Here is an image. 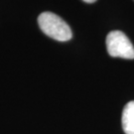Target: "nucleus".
I'll return each mask as SVG.
<instances>
[{"instance_id": "obj_1", "label": "nucleus", "mask_w": 134, "mask_h": 134, "mask_svg": "<svg viewBox=\"0 0 134 134\" xmlns=\"http://www.w3.org/2000/svg\"><path fill=\"white\" fill-rule=\"evenodd\" d=\"M38 24L44 34L57 41L66 42L71 40L72 37L71 27L55 13H41L38 17Z\"/></svg>"}, {"instance_id": "obj_2", "label": "nucleus", "mask_w": 134, "mask_h": 134, "mask_svg": "<svg viewBox=\"0 0 134 134\" xmlns=\"http://www.w3.org/2000/svg\"><path fill=\"white\" fill-rule=\"evenodd\" d=\"M106 49L109 56L127 60L134 59V47L121 31H112L106 37Z\"/></svg>"}, {"instance_id": "obj_3", "label": "nucleus", "mask_w": 134, "mask_h": 134, "mask_svg": "<svg viewBox=\"0 0 134 134\" xmlns=\"http://www.w3.org/2000/svg\"><path fill=\"white\" fill-rule=\"evenodd\" d=\"M121 121L125 134H134V100L124 106Z\"/></svg>"}, {"instance_id": "obj_4", "label": "nucleus", "mask_w": 134, "mask_h": 134, "mask_svg": "<svg viewBox=\"0 0 134 134\" xmlns=\"http://www.w3.org/2000/svg\"><path fill=\"white\" fill-rule=\"evenodd\" d=\"M82 1H85L86 3H93V2H96V0H82Z\"/></svg>"}]
</instances>
